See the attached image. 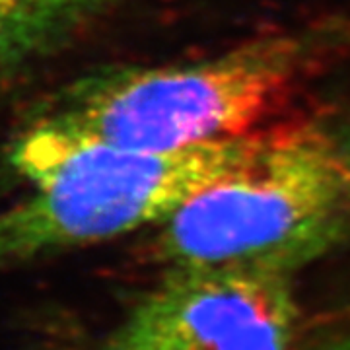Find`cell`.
Instances as JSON below:
<instances>
[{"label": "cell", "instance_id": "cell-1", "mask_svg": "<svg viewBox=\"0 0 350 350\" xmlns=\"http://www.w3.org/2000/svg\"><path fill=\"white\" fill-rule=\"evenodd\" d=\"M262 142L251 135L144 152L39 121L10 152L31 193L0 213V271L162 224L200 191L247 165Z\"/></svg>", "mask_w": 350, "mask_h": 350}, {"label": "cell", "instance_id": "cell-2", "mask_svg": "<svg viewBox=\"0 0 350 350\" xmlns=\"http://www.w3.org/2000/svg\"><path fill=\"white\" fill-rule=\"evenodd\" d=\"M350 239V121H319L265 137L236 174L162 222L167 269L250 267L294 276Z\"/></svg>", "mask_w": 350, "mask_h": 350}, {"label": "cell", "instance_id": "cell-3", "mask_svg": "<svg viewBox=\"0 0 350 350\" xmlns=\"http://www.w3.org/2000/svg\"><path fill=\"white\" fill-rule=\"evenodd\" d=\"M310 59V39L282 33L197 63L107 72L76 86L43 121L144 152L247 137L286 100Z\"/></svg>", "mask_w": 350, "mask_h": 350}, {"label": "cell", "instance_id": "cell-4", "mask_svg": "<svg viewBox=\"0 0 350 350\" xmlns=\"http://www.w3.org/2000/svg\"><path fill=\"white\" fill-rule=\"evenodd\" d=\"M292 276L250 267L165 269L101 350H300Z\"/></svg>", "mask_w": 350, "mask_h": 350}, {"label": "cell", "instance_id": "cell-5", "mask_svg": "<svg viewBox=\"0 0 350 350\" xmlns=\"http://www.w3.org/2000/svg\"><path fill=\"white\" fill-rule=\"evenodd\" d=\"M103 0H0V75L47 55Z\"/></svg>", "mask_w": 350, "mask_h": 350}, {"label": "cell", "instance_id": "cell-6", "mask_svg": "<svg viewBox=\"0 0 350 350\" xmlns=\"http://www.w3.org/2000/svg\"><path fill=\"white\" fill-rule=\"evenodd\" d=\"M300 350H350V325L325 327L321 335H313L301 342Z\"/></svg>", "mask_w": 350, "mask_h": 350}, {"label": "cell", "instance_id": "cell-7", "mask_svg": "<svg viewBox=\"0 0 350 350\" xmlns=\"http://www.w3.org/2000/svg\"><path fill=\"white\" fill-rule=\"evenodd\" d=\"M345 325H350V306L342 308V310L337 313V319L333 317V319H329V321H327V327H345Z\"/></svg>", "mask_w": 350, "mask_h": 350}]
</instances>
